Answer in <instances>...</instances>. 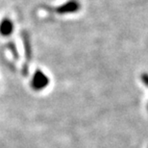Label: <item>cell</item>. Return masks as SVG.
I'll use <instances>...</instances> for the list:
<instances>
[{
  "label": "cell",
  "mask_w": 148,
  "mask_h": 148,
  "mask_svg": "<svg viewBox=\"0 0 148 148\" xmlns=\"http://www.w3.org/2000/svg\"><path fill=\"white\" fill-rule=\"evenodd\" d=\"M49 85V78L41 70H37L34 73L31 81V86L34 90H41Z\"/></svg>",
  "instance_id": "obj_1"
},
{
  "label": "cell",
  "mask_w": 148,
  "mask_h": 148,
  "mask_svg": "<svg viewBox=\"0 0 148 148\" xmlns=\"http://www.w3.org/2000/svg\"><path fill=\"white\" fill-rule=\"evenodd\" d=\"M22 41H23V45H24V51H25V59H26V63H24L22 67V71L23 74L26 76L28 74L29 70V63L31 61L32 58V47H31V42H30V38H29L28 34L26 32H22Z\"/></svg>",
  "instance_id": "obj_2"
},
{
  "label": "cell",
  "mask_w": 148,
  "mask_h": 148,
  "mask_svg": "<svg viewBox=\"0 0 148 148\" xmlns=\"http://www.w3.org/2000/svg\"><path fill=\"white\" fill-rule=\"evenodd\" d=\"M80 8L79 3L76 0H70V1L66 2V4L61 5L60 7L54 9L55 12L58 14H69V13H74V12L78 11Z\"/></svg>",
  "instance_id": "obj_3"
},
{
  "label": "cell",
  "mask_w": 148,
  "mask_h": 148,
  "mask_svg": "<svg viewBox=\"0 0 148 148\" xmlns=\"http://www.w3.org/2000/svg\"><path fill=\"white\" fill-rule=\"evenodd\" d=\"M14 32V23L9 18V17H4L0 21V35L4 37L11 36Z\"/></svg>",
  "instance_id": "obj_4"
},
{
  "label": "cell",
  "mask_w": 148,
  "mask_h": 148,
  "mask_svg": "<svg viewBox=\"0 0 148 148\" xmlns=\"http://www.w3.org/2000/svg\"><path fill=\"white\" fill-rule=\"evenodd\" d=\"M8 48H9V50H10V52L12 53V55H13V57L16 59V60H18L19 55H18L16 46V44H14V41H10V42L8 43Z\"/></svg>",
  "instance_id": "obj_5"
},
{
  "label": "cell",
  "mask_w": 148,
  "mask_h": 148,
  "mask_svg": "<svg viewBox=\"0 0 148 148\" xmlns=\"http://www.w3.org/2000/svg\"><path fill=\"white\" fill-rule=\"evenodd\" d=\"M143 81L144 84L148 87V75L147 74H143Z\"/></svg>",
  "instance_id": "obj_6"
}]
</instances>
